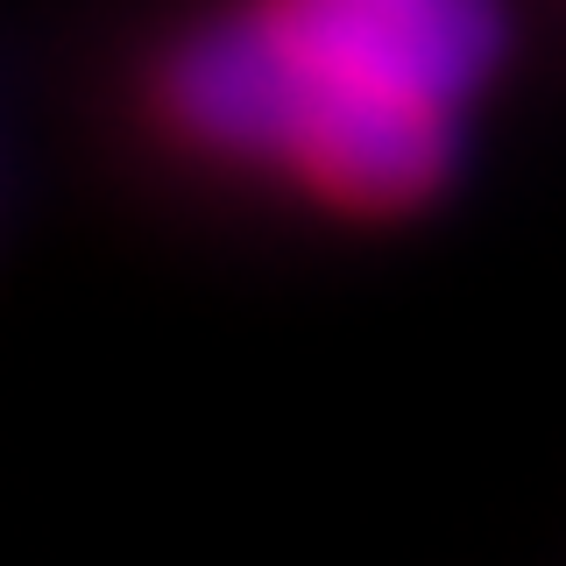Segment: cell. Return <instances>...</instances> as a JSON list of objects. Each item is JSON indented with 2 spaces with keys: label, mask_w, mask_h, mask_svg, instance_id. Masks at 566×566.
Returning a JSON list of instances; mask_svg holds the SVG:
<instances>
[{
  "label": "cell",
  "mask_w": 566,
  "mask_h": 566,
  "mask_svg": "<svg viewBox=\"0 0 566 566\" xmlns=\"http://www.w3.org/2000/svg\"><path fill=\"white\" fill-rule=\"evenodd\" d=\"M510 64L503 0H227L156 57V120L318 206L397 220L447 185L460 114Z\"/></svg>",
  "instance_id": "obj_1"
}]
</instances>
